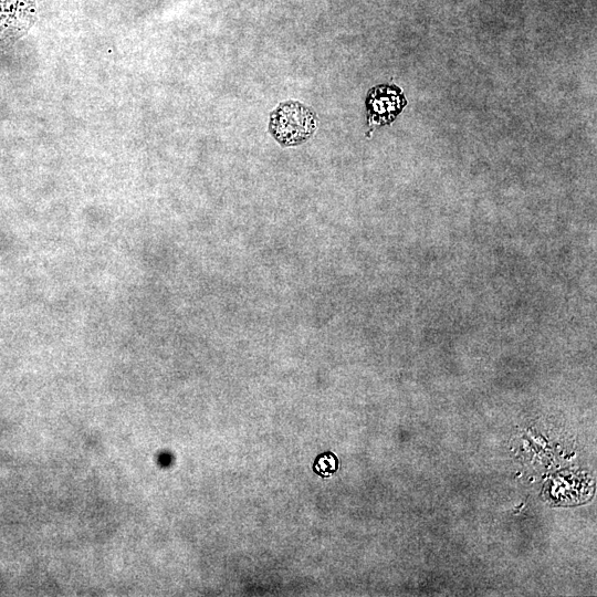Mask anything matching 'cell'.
<instances>
[{"label": "cell", "mask_w": 597, "mask_h": 597, "mask_svg": "<svg viewBox=\"0 0 597 597\" xmlns=\"http://www.w3.org/2000/svg\"><path fill=\"white\" fill-rule=\"evenodd\" d=\"M270 133L284 146H297L307 142L317 130V115L305 104L291 101L281 103L271 113Z\"/></svg>", "instance_id": "1"}, {"label": "cell", "mask_w": 597, "mask_h": 597, "mask_svg": "<svg viewBox=\"0 0 597 597\" xmlns=\"http://www.w3.org/2000/svg\"><path fill=\"white\" fill-rule=\"evenodd\" d=\"M34 17L35 0H0V50L22 38Z\"/></svg>", "instance_id": "2"}, {"label": "cell", "mask_w": 597, "mask_h": 597, "mask_svg": "<svg viewBox=\"0 0 597 597\" xmlns=\"http://www.w3.org/2000/svg\"><path fill=\"white\" fill-rule=\"evenodd\" d=\"M407 101L400 88L395 86H379L373 88L366 99L369 123L382 125L392 123L405 108Z\"/></svg>", "instance_id": "3"}, {"label": "cell", "mask_w": 597, "mask_h": 597, "mask_svg": "<svg viewBox=\"0 0 597 597\" xmlns=\"http://www.w3.org/2000/svg\"><path fill=\"white\" fill-rule=\"evenodd\" d=\"M338 469V459L333 454H323L321 455L316 465H314V471L317 474L323 477H329L335 473Z\"/></svg>", "instance_id": "4"}]
</instances>
